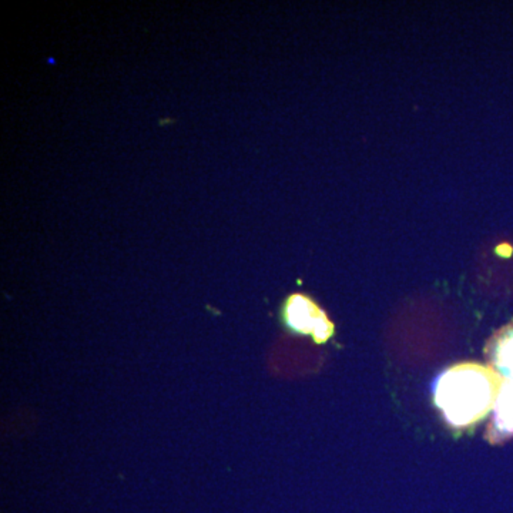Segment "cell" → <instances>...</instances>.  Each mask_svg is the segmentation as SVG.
I'll list each match as a JSON object with an SVG mask.
<instances>
[{
    "mask_svg": "<svg viewBox=\"0 0 513 513\" xmlns=\"http://www.w3.org/2000/svg\"><path fill=\"white\" fill-rule=\"evenodd\" d=\"M285 324L295 332L311 335L317 342H325L334 332V325L325 313L306 295H291L282 310Z\"/></svg>",
    "mask_w": 513,
    "mask_h": 513,
    "instance_id": "2",
    "label": "cell"
},
{
    "mask_svg": "<svg viewBox=\"0 0 513 513\" xmlns=\"http://www.w3.org/2000/svg\"><path fill=\"white\" fill-rule=\"evenodd\" d=\"M491 434L495 439L513 437V379H505L493 408Z\"/></svg>",
    "mask_w": 513,
    "mask_h": 513,
    "instance_id": "3",
    "label": "cell"
},
{
    "mask_svg": "<svg viewBox=\"0 0 513 513\" xmlns=\"http://www.w3.org/2000/svg\"><path fill=\"white\" fill-rule=\"evenodd\" d=\"M502 383L503 378L492 367L456 364L438 379L435 404L451 426L465 430L493 412Z\"/></svg>",
    "mask_w": 513,
    "mask_h": 513,
    "instance_id": "1",
    "label": "cell"
},
{
    "mask_svg": "<svg viewBox=\"0 0 513 513\" xmlns=\"http://www.w3.org/2000/svg\"><path fill=\"white\" fill-rule=\"evenodd\" d=\"M492 368L505 379H513V328L500 332L489 350Z\"/></svg>",
    "mask_w": 513,
    "mask_h": 513,
    "instance_id": "4",
    "label": "cell"
}]
</instances>
